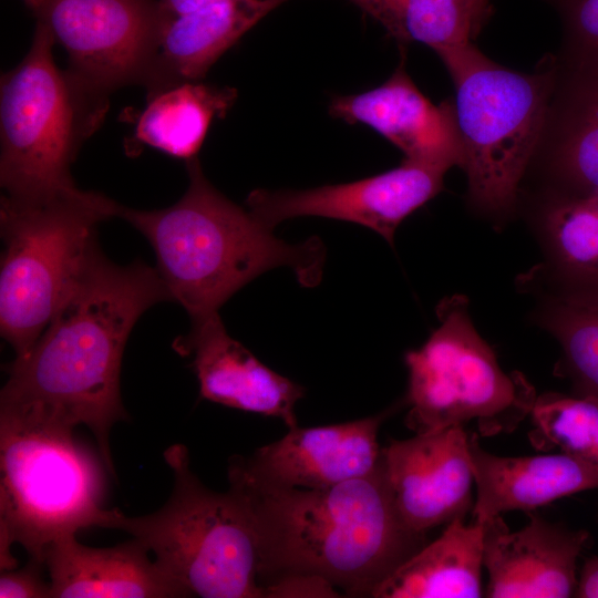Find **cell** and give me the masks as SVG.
<instances>
[{
  "instance_id": "1",
  "label": "cell",
  "mask_w": 598,
  "mask_h": 598,
  "mask_svg": "<svg viewBox=\"0 0 598 598\" xmlns=\"http://www.w3.org/2000/svg\"><path fill=\"white\" fill-rule=\"evenodd\" d=\"M173 301L156 268L121 266L96 245L32 348L16 357L0 394V421L94 434L106 471L115 476L112 426L127 419L121 396L125 344L152 306Z\"/></svg>"
},
{
  "instance_id": "2",
  "label": "cell",
  "mask_w": 598,
  "mask_h": 598,
  "mask_svg": "<svg viewBox=\"0 0 598 598\" xmlns=\"http://www.w3.org/2000/svg\"><path fill=\"white\" fill-rule=\"evenodd\" d=\"M227 473L254 524L261 587L306 573L348 597H372L425 545V534L412 532L398 514L382 457L367 475L317 489L262 483L230 463Z\"/></svg>"
},
{
  "instance_id": "3",
  "label": "cell",
  "mask_w": 598,
  "mask_h": 598,
  "mask_svg": "<svg viewBox=\"0 0 598 598\" xmlns=\"http://www.w3.org/2000/svg\"><path fill=\"white\" fill-rule=\"evenodd\" d=\"M186 168L189 184L174 205L154 210L120 205L117 217L148 240L159 277L190 322L219 315L234 293L276 267H289L305 287L319 283L326 250L318 238L285 243L247 206L218 192L197 156Z\"/></svg>"
},
{
  "instance_id": "4",
  "label": "cell",
  "mask_w": 598,
  "mask_h": 598,
  "mask_svg": "<svg viewBox=\"0 0 598 598\" xmlns=\"http://www.w3.org/2000/svg\"><path fill=\"white\" fill-rule=\"evenodd\" d=\"M455 90L467 200L487 217L511 214L535 153L553 85L550 56L532 73L485 55L473 42L441 49Z\"/></svg>"
},
{
  "instance_id": "5",
  "label": "cell",
  "mask_w": 598,
  "mask_h": 598,
  "mask_svg": "<svg viewBox=\"0 0 598 598\" xmlns=\"http://www.w3.org/2000/svg\"><path fill=\"white\" fill-rule=\"evenodd\" d=\"M163 456L173 473L167 502L137 517L110 509L104 528L142 542L187 597L262 598L256 533L243 499L206 487L185 445L173 444Z\"/></svg>"
},
{
  "instance_id": "6",
  "label": "cell",
  "mask_w": 598,
  "mask_h": 598,
  "mask_svg": "<svg viewBox=\"0 0 598 598\" xmlns=\"http://www.w3.org/2000/svg\"><path fill=\"white\" fill-rule=\"evenodd\" d=\"M120 204L95 192L1 197L0 332L24 355L44 331Z\"/></svg>"
},
{
  "instance_id": "7",
  "label": "cell",
  "mask_w": 598,
  "mask_h": 598,
  "mask_svg": "<svg viewBox=\"0 0 598 598\" xmlns=\"http://www.w3.org/2000/svg\"><path fill=\"white\" fill-rule=\"evenodd\" d=\"M54 39L38 21L29 52L0 85V184L3 195L43 198L79 189L71 165L100 126L107 101L60 70Z\"/></svg>"
},
{
  "instance_id": "8",
  "label": "cell",
  "mask_w": 598,
  "mask_h": 598,
  "mask_svg": "<svg viewBox=\"0 0 598 598\" xmlns=\"http://www.w3.org/2000/svg\"><path fill=\"white\" fill-rule=\"evenodd\" d=\"M73 431L0 422V566L11 546L45 564L48 548L82 528L103 527L104 468Z\"/></svg>"
},
{
  "instance_id": "9",
  "label": "cell",
  "mask_w": 598,
  "mask_h": 598,
  "mask_svg": "<svg viewBox=\"0 0 598 598\" xmlns=\"http://www.w3.org/2000/svg\"><path fill=\"white\" fill-rule=\"evenodd\" d=\"M440 326L405 354L409 370L405 424L415 434L474 422L478 434L511 433L529 416L537 398L523 373H506L478 334L465 297L443 299Z\"/></svg>"
},
{
  "instance_id": "10",
  "label": "cell",
  "mask_w": 598,
  "mask_h": 598,
  "mask_svg": "<svg viewBox=\"0 0 598 598\" xmlns=\"http://www.w3.org/2000/svg\"><path fill=\"white\" fill-rule=\"evenodd\" d=\"M69 56L70 75L107 100L127 84L147 85L164 14L153 0H48L37 16Z\"/></svg>"
},
{
  "instance_id": "11",
  "label": "cell",
  "mask_w": 598,
  "mask_h": 598,
  "mask_svg": "<svg viewBox=\"0 0 598 598\" xmlns=\"http://www.w3.org/2000/svg\"><path fill=\"white\" fill-rule=\"evenodd\" d=\"M446 171L403 159L395 168L355 182L309 189H255L246 206L266 226L302 216L368 227L393 245L399 225L443 189Z\"/></svg>"
},
{
  "instance_id": "12",
  "label": "cell",
  "mask_w": 598,
  "mask_h": 598,
  "mask_svg": "<svg viewBox=\"0 0 598 598\" xmlns=\"http://www.w3.org/2000/svg\"><path fill=\"white\" fill-rule=\"evenodd\" d=\"M381 457L394 506L412 532L465 517L474 475L464 426L392 441Z\"/></svg>"
},
{
  "instance_id": "13",
  "label": "cell",
  "mask_w": 598,
  "mask_h": 598,
  "mask_svg": "<svg viewBox=\"0 0 598 598\" xmlns=\"http://www.w3.org/2000/svg\"><path fill=\"white\" fill-rule=\"evenodd\" d=\"M390 414L339 424L289 429L280 440L229 463L259 482L282 487L326 488L372 472L380 462L378 433Z\"/></svg>"
},
{
  "instance_id": "14",
  "label": "cell",
  "mask_w": 598,
  "mask_h": 598,
  "mask_svg": "<svg viewBox=\"0 0 598 598\" xmlns=\"http://www.w3.org/2000/svg\"><path fill=\"white\" fill-rule=\"evenodd\" d=\"M511 532L501 515L483 523V566L491 598H566L575 595L576 564L589 534L528 513Z\"/></svg>"
},
{
  "instance_id": "15",
  "label": "cell",
  "mask_w": 598,
  "mask_h": 598,
  "mask_svg": "<svg viewBox=\"0 0 598 598\" xmlns=\"http://www.w3.org/2000/svg\"><path fill=\"white\" fill-rule=\"evenodd\" d=\"M549 56L553 85L528 171H540L544 190L598 193V64Z\"/></svg>"
},
{
  "instance_id": "16",
  "label": "cell",
  "mask_w": 598,
  "mask_h": 598,
  "mask_svg": "<svg viewBox=\"0 0 598 598\" xmlns=\"http://www.w3.org/2000/svg\"><path fill=\"white\" fill-rule=\"evenodd\" d=\"M329 113L349 124H364L400 148L404 158L448 171L462 166L463 152L453 101H430L401 62L381 85L336 95Z\"/></svg>"
},
{
  "instance_id": "17",
  "label": "cell",
  "mask_w": 598,
  "mask_h": 598,
  "mask_svg": "<svg viewBox=\"0 0 598 598\" xmlns=\"http://www.w3.org/2000/svg\"><path fill=\"white\" fill-rule=\"evenodd\" d=\"M173 349L192 358L202 399L298 425L295 413L305 389L271 370L240 342L233 339L220 316L192 322L187 334L176 338Z\"/></svg>"
},
{
  "instance_id": "18",
  "label": "cell",
  "mask_w": 598,
  "mask_h": 598,
  "mask_svg": "<svg viewBox=\"0 0 598 598\" xmlns=\"http://www.w3.org/2000/svg\"><path fill=\"white\" fill-rule=\"evenodd\" d=\"M136 538L107 548L69 535L45 553L51 598L187 597Z\"/></svg>"
},
{
  "instance_id": "19",
  "label": "cell",
  "mask_w": 598,
  "mask_h": 598,
  "mask_svg": "<svg viewBox=\"0 0 598 598\" xmlns=\"http://www.w3.org/2000/svg\"><path fill=\"white\" fill-rule=\"evenodd\" d=\"M476 485L473 520L483 524L502 513L532 511L557 498L598 488V463L565 453L508 457L486 452L468 434Z\"/></svg>"
},
{
  "instance_id": "20",
  "label": "cell",
  "mask_w": 598,
  "mask_h": 598,
  "mask_svg": "<svg viewBox=\"0 0 598 598\" xmlns=\"http://www.w3.org/2000/svg\"><path fill=\"white\" fill-rule=\"evenodd\" d=\"M286 0H227L176 17L164 14L157 54L145 86L147 99L175 85L199 81L250 28Z\"/></svg>"
},
{
  "instance_id": "21",
  "label": "cell",
  "mask_w": 598,
  "mask_h": 598,
  "mask_svg": "<svg viewBox=\"0 0 598 598\" xmlns=\"http://www.w3.org/2000/svg\"><path fill=\"white\" fill-rule=\"evenodd\" d=\"M483 524L447 523L373 591L374 598H478L482 596Z\"/></svg>"
},
{
  "instance_id": "22",
  "label": "cell",
  "mask_w": 598,
  "mask_h": 598,
  "mask_svg": "<svg viewBox=\"0 0 598 598\" xmlns=\"http://www.w3.org/2000/svg\"><path fill=\"white\" fill-rule=\"evenodd\" d=\"M540 210L558 295L598 300V193L544 190Z\"/></svg>"
},
{
  "instance_id": "23",
  "label": "cell",
  "mask_w": 598,
  "mask_h": 598,
  "mask_svg": "<svg viewBox=\"0 0 598 598\" xmlns=\"http://www.w3.org/2000/svg\"><path fill=\"white\" fill-rule=\"evenodd\" d=\"M237 92L185 82L147 99L135 127L134 138L171 156L186 161L197 156L215 118H223Z\"/></svg>"
},
{
  "instance_id": "24",
  "label": "cell",
  "mask_w": 598,
  "mask_h": 598,
  "mask_svg": "<svg viewBox=\"0 0 598 598\" xmlns=\"http://www.w3.org/2000/svg\"><path fill=\"white\" fill-rule=\"evenodd\" d=\"M401 45L417 42L434 52L476 39L468 0H349Z\"/></svg>"
},
{
  "instance_id": "25",
  "label": "cell",
  "mask_w": 598,
  "mask_h": 598,
  "mask_svg": "<svg viewBox=\"0 0 598 598\" xmlns=\"http://www.w3.org/2000/svg\"><path fill=\"white\" fill-rule=\"evenodd\" d=\"M561 348L563 371L575 395L598 401V300L555 296L544 317Z\"/></svg>"
},
{
  "instance_id": "26",
  "label": "cell",
  "mask_w": 598,
  "mask_h": 598,
  "mask_svg": "<svg viewBox=\"0 0 598 598\" xmlns=\"http://www.w3.org/2000/svg\"><path fill=\"white\" fill-rule=\"evenodd\" d=\"M532 445L598 463V401L585 396L544 393L533 405Z\"/></svg>"
},
{
  "instance_id": "27",
  "label": "cell",
  "mask_w": 598,
  "mask_h": 598,
  "mask_svg": "<svg viewBox=\"0 0 598 598\" xmlns=\"http://www.w3.org/2000/svg\"><path fill=\"white\" fill-rule=\"evenodd\" d=\"M563 25L557 55L575 63L598 64V0H550Z\"/></svg>"
},
{
  "instance_id": "28",
  "label": "cell",
  "mask_w": 598,
  "mask_h": 598,
  "mask_svg": "<svg viewBox=\"0 0 598 598\" xmlns=\"http://www.w3.org/2000/svg\"><path fill=\"white\" fill-rule=\"evenodd\" d=\"M343 594L326 578L306 573L280 576L262 586V598H338Z\"/></svg>"
},
{
  "instance_id": "29",
  "label": "cell",
  "mask_w": 598,
  "mask_h": 598,
  "mask_svg": "<svg viewBox=\"0 0 598 598\" xmlns=\"http://www.w3.org/2000/svg\"><path fill=\"white\" fill-rule=\"evenodd\" d=\"M45 564L32 558L24 567L1 571L0 598H51L50 582L43 576Z\"/></svg>"
},
{
  "instance_id": "30",
  "label": "cell",
  "mask_w": 598,
  "mask_h": 598,
  "mask_svg": "<svg viewBox=\"0 0 598 598\" xmlns=\"http://www.w3.org/2000/svg\"><path fill=\"white\" fill-rule=\"evenodd\" d=\"M575 596L581 598H598V557H591L584 564Z\"/></svg>"
},
{
  "instance_id": "31",
  "label": "cell",
  "mask_w": 598,
  "mask_h": 598,
  "mask_svg": "<svg viewBox=\"0 0 598 598\" xmlns=\"http://www.w3.org/2000/svg\"><path fill=\"white\" fill-rule=\"evenodd\" d=\"M220 1H227V0H161L158 3L163 13L169 17H176V16L192 12L200 7L215 3V2H220ZM238 1L258 3L262 0H238Z\"/></svg>"
},
{
  "instance_id": "32",
  "label": "cell",
  "mask_w": 598,
  "mask_h": 598,
  "mask_svg": "<svg viewBox=\"0 0 598 598\" xmlns=\"http://www.w3.org/2000/svg\"><path fill=\"white\" fill-rule=\"evenodd\" d=\"M476 37L482 30L488 14H489V0H468Z\"/></svg>"
},
{
  "instance_id": "33",
  "label": "cell",
  "mask_w": 598,
  "mask_h": 598,
  "mask_svg": "<svg viewBox=\"0 0 598 598\" xmlns=\"http://www.w3.org/2000/svg\"><path fill=\"white\" fill-rule=\"evenodd\" d=\"M24 3L34 12L35 16H39L40 12L45 7L48 0H23Z\"/></svg>"
}]
</instances>
